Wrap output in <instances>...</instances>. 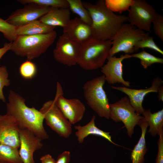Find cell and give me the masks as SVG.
<instances>
[{
  "label": "cell",
  "mask_w": 163,
  "mask_h": 163,
  "mask_svg": "<svg viewBox=\"0 0 163 163\" xmlns=\"http://www.w3.org/2000/svg\"><path fill=\"white\" fill-rule=\"evenodd\" d=\"M8 100L7 113L15 119L19 128L29 130L42 140L49 138L43 126V115L39 110L28 107L25 99L12 90L9 91Z\"/></svg>",
  "instance_id": "obj_1"
},
{
  "label": "cell",
  "mask_w": 163,
  "mask_h": 163,
  "mask_svg": "<svg viewBox=\"0 0 163 163\" xmlns=\"http://www.w3.org/2000/svg\"><path fill=\"white\" fill-rule=\"evenodd\" d=\"M82 2L91 19L93 38L110 40L122 25L128 21L127 16L116 14L109 9L105 4V0H98L95 4Z\"/></svg>",
  "instance_id": "obj_2"
},
{
  "label": "cell",
  "mask_w": 163,
  "mask_h": 163,
  "mask_svg": "<svg viewBox=\"0 0 163 163\" xmlns=\"http://www.w3.org/2000/svg\"><path fill=\"white\" fill-rule=\"evenodd\" d=\"M55 30L46 34L17 36L11 43L10 50L16 55L31 60L44 53L57 36Z\"/></svg>",
  "instance_id": "obj_3"
},
{
  "label": "cell",
  "mask_w": 163,
  "mask_h": 163,
  "mask_svg": "<svg viewBox=\"0 0 163 163\" xmlns=\"http://www.w3.org/2000/svg\"><path fill=\"white\" fill-rule=\"evenodd\" d=\"M111 45V40L91 38L81 45L77 64L85 70L101 68L109 56Z\"/></svg>",
  "instance_id": "obj_4"
},
{
  "label": "cell",
  "mask_w": 163,
  "mask_h": 163,
  "mask_svg": "<svg viewBox=\"0 0 163 163\" xmlns=\"http://www.w3.org/2000/svg\"><path fill=\"white\" fill-rule=\"evenodd\" d=\"M106 82L105 77L102 75L86 82L82 89L88 106L100 117L108 119L110 104L103 88Z\"/></svg>",
  "instance_id": "obj_5"
},
{
  "label": "cell",
  "mask_w": 163,
  "mask_h": 163,
  "mask_svg": "<svg viewBox=\"0 0 163 163\" xmlns=\"http://www.w3.org/2000/svg\"><path fill=\"white\" fill-rule=\"evenodd\" d=\"M149 36L148 33L134 28L130 24H123L110 40L112 45L109 56H113L121 52L126 54H132L135 51L134 47L136 43Z\"/></svg>",
  "instance_id": "obj_6"
},
{
  "label": "cell",
  "mask_w": 163,
  "mask_h": 163,
  "mask_svg": "<svg viewBox=\"0 0 163 163\" xmlns=\"http://www.w3.org/2000/svg\"><path fill=\"white\" fill-rule=\"evenodd\" d=\"M110 118L116 122H122L127 130L128 135L131 137L135 127L142 119L131 105L127 96L116 102L110 104Z\"/></svg>",
  "instance_id": "obj_7"
},
{
  "label": "cell",
  "mask_w": 163,
  "mask_h": 163,
  "mask_svg": "<svg viewBox=\"0 0 163 163\" xmlns=\"http://www.w3.org/2000/svg\"><path fill=\"white\" fill-rule=\"evenodd\" d=\"M128 10V21L133 26L151 32L152 22L158 14L150 4L144 0H133Z\"/></svg>",
  "instance_id": "obj_8"
},
{
  "label": "cell",
  "mask_w": 163,
  "mask_h": 163,
  "mask_svg": "<svg viewBox=\"0 0 163 163\" xmlns=\"http://www.w3.org/2000/svg\"><path fill=\"white\" fill-rule=\"evenodd\" d=\"M43 114L46 124L60 136L67 138L72 132V125L55 104L49 100L39 110Z\"/></svg>",
  "instance_id": "obj_9"
},
{
  "label": "cell",
  "mask_w": 163,
  "mask_h": 163,
  "mask_svg": "<svg viewBox=\"0 0 163 163\" xmlns=\"http://www.w3.org/2000/svg\"><path fill=\"white\" fill-rule=\"evenodd\" d=\"M63 92L60 83L57 82L54 99L55 104L72 124L80 121L86 110L84 104L77 98L67 99L63 96Z\"/></svg>",
  "instance_id": "obj_10"
},
{
  "label": "cell",
  "mask_w": 163,
  "mask_h": 163,
  "mask_svg": "<svg viewBox=\"0 0 163 163\" xmlns=\"http://www.w3.org/2000/svg\"><path fill=\"white\" fill-rule=\"evenodd\" d=\"M81 45L73 41L63 34L60 36L53 50L55 59L69 67L77 64Z\"/></svg>",
  "instance_id": "obj_11"
},
{
  "label": "cell",
  "mask_w": 163,
  "mask_h": 163,
  "mask_svg": "<svg viewBox=\"0 0 163 163\" xmlns=\"http://www.w3.org/2000/svg\"><path fill=\"white\" fill-rule=\"evenodd\" d=\"M51 8L33 3H28L23 8L12 12L6 21L16 26H22L40 19Z\"/></svg>",
  "instance_id": "obj_12"
},
{
  "label": "cell",
  "mask_w": 163,
  "mask_h": 163,
  "mask_svg": "<svg viewBox=\"0 0 163 163\" xmlns=\"http://www.w3.org/2000/svg\"><path fill=\"white\" fill-rule=\"evenodd\" d=\"M162 79L158 77L153 80L151 86L149 88L141 89H135L125 86L116 87L112 86L111 88L126 94L129 98L130 103L136 112L142 114L144 109L142 103L145 95L151 92L157 93L158 88L163 84Z\"/></svg>",
  "instance_id": "obj_13"
},
{
  "label": "cell",
  "mask_w": 163,
  "mask_h": 163,
  "mask_svg": "<svg viewBox=\"0 0 163 163\" xmlns=\"http://www.w3.org/2000/svg\"><path fill=\"white\" fill-rule=\"evenodd\" d=\"M130 58V54H126L121 55L119 57L114 56H108L107 63L101 68V71L109 84L113 85L118 83L122 84L126 87L130 86L129 82L125 80L123 77L122 62L123 60Z\"/></svg>",
  "instance_id": "obj_14"
},
{
  "label": "cell",
  "mask_w": 163,
  "mask_h": 163,
  "mask_svg": "<svg viewBox=\"0 0 163 163\" xmlns=\"http://www.w3.org/2000/svg\"><path fill=\"white\" fill-rule=\"evenodd\" d=\"M20 146L19 153L23 163H36L34 154L43 146L40 139L29 130L19 129Z\"/></svg>",
  "instance_id": "obj_15"
},
{
  "label": "cell",
  "mask_w": 163,
  "mask_h": 163,
  "mask_svg": "<svg viewBox=\"0 0 163 163\" xmlns=\"http://www.w3.org/2000/svg\"><path fill=\"white\" fill-rule=\"evenodd\" d=\"M19 127L15 119L6 113L0 115V144L19 149Z\"/></svg>",
  "instance_id": "obj_16"
},
{
  "label": "cell",
  "mask_w": 163,
  "mask_h": 163,
  "mask_svg": "<svg viewBox=\"0 0 163 163\" xmlns=\"http://www.w3.org/2000/svg\"><path fill=\"white\" fill-rule=\"evenodd\" d=\"M63 28V35L80 45L93 38L91 26L79 17L70 19Z\"/></svg>",
  "instance_id": "obj_17"
},
{
  "label": "cell",
  "mask_w": 163,
  "mask_h": 163,
  "mask_svg": "<svg viewBox=\"0 0 163 163\" xmlns=\"http://www.w3.org/2000/svg\"><path fill=\"white\" fill-rule=\"evenodd\" d=\"M70 10L68 8L51 7L49 11L39 19L43 23L55 27H65L70 20Z\"/></svg>",
  "instance_id": "obj_18"
},
{
  "label": "cell",
  "mask_w": 163,
  "mask_h": 163,
  "mask_svg": "<svg viewBox=\"0 0 163 163\" xmlns=\"http://www.w3.org/2000/svg\"><path fill=\"white\" fill-rule=\"evenodd\" d=\"M95 116L93 115L90 121L85 125L82 126L79 125L74 126V128L77 130L75 135L78 142L80 144L83 143L86 137L90 135H93L101 137L117 145L112 141L109 132L104 131L96 126L95 123Z\"/></svg>",
  "instance_id": "obj_19"
},
{
  "label": "cell",
  "mask_w": 163,
  "mask_h": 163,
  "mask_svg": "<svg viewBox=\"0 0 163 163\" xmlns=\"http://www.w3.org/2000/svg\"><path fill=\"white\" fill-rule=\"evenodd\" d=\"M138 125L141 128L142 133L131 153V159L132 163H143L145 161L144 156L147 151L145 136L148 125L143 117Z\"/></svg>",
  "instance_id": "obj_20"
},
{
  "label": "cell",
  "mask_w": 163,
  "mask_h": 163,
  "mask_svg": "<svg viewBox=\"0 0 163 163\" xmlns=\"http://www.w3.org/2000/svg\"><path fill=\"white\" fill-rule=\"evenodd\" d=\"M142 114L149 127L148 132L154 137L163 136V109L153 113L144 109Z\"/></svg>",
  "instance_id": "obj_21"
},
{
  "label": "cell",
  "mask_w": 163,
  "mask_h": 163,
  "mask_svg": "<svg viewBox=\"0 0 163 163\" xmlns=\"http://www.w3.org/2000/svg\"><path fill=\"white\" fill-rule=\"evenodd\" d=\"M55 28L37 20L24 25L17 26L16 34L18 36L46 34L53 31Z\"/></svg>",
  "instance_id": "obj_22"
},
{
  "label": "cell",
  "mask_w": 163,
  "mask_h": 163,
  "mask_svg": "<svg viewBox=\"0 0 163 163\" xmlns=\"http://www.w3.org/2000/svg\"><path fill=\"white\" fill-rule=\"evenodd\" d=\"M0 162L23 163L19 155V149L8 145L0 144Z\"/></svg>",
  "instance_id": "obj_23"
},
{
  "label": "cell",
  "mask_w": 163,
  "mask_h": 163,
  "mask_svg": "<svg viewBox=\"0 0 163 163\" xmlns=\"http://www.w3.org/2000/svg\"><path fill=\"white\" fill-rule=\"evenodd\" d=\"M69 8L86 24L91 26V19L88 11L83 6L81 0H67Z\"/></svg>",
  "instance_id": "obj_24"
},
{
  "label": "cell",
  "mask_w": 163,
  "mask_h": 163,
  "mask_svg": "<svg viewBox=\"0 0 163 163\" xmlns=\"http://www.w3.org/2000/svg\"><path fill=\"white\" fill-rule=\"evenodd\" d=\"M17 1L23 5L33 3L40 5L52 8H69L67 0H18Z\"/></svg>",
  "instance_id": "obj_25"
},
{
  "label": "cell",
  "mask_w": 163,
  "mask_h": 163,
  "mask_svg": "<svg viewBox=\"0 0 163 163\" xmlns=\"http://www.w3.org/2000/svg\"><path fill=\"white\" fill-rule=\"evenodd\" d=\"M130 55L131 57L139 59L140 60L141 65L145 69L154 63H163L162 58L154 56L144 50Z\"/></svg>",
  "instance_id": "obj_26"
},
{
  "label": "cell",
  "mask_w": 163,
  "mask_h": 163,
  "mask_svg": "<svg viewBox=\"0 0 163 163\" xmlns=\"http://www.w3.org/2000/svg\"><path fill=\"white\" fill-rule=\"evenodd\" d=\"M37 69L36 65L31 60H27L23 62L19 68L21 76L24 79L30 80L36 75Z\"/></svg>",
  "instance_id": "obj_27"
},
{
  "label": "cell",
  "mask_w": 163,
  "mask_h": 163,
  "mask_svg": "<svg viewBox=\"0 0 163 163\" xmlns=\"http://www.w3.org/2000/svg\"><path fill=\"white\" fill-rule=\"evenodd\" d=\"M17 27L0 18V32L10 43L12 42L17 37L16 34Z\"/></svg>",
  "instance_id": "obj_28"
},
{
  "label": "cell",
  "mask_w": 163,
  "mask_h": 163,
  "mask_svg": "<svg viewBox=\"0 0 163 163\" xmlns=\"http://www.w3.org/2000/svg\"><path fill=\"white\" fill-rule=\"evenodd\" d=\"M107 7L112 11L121 12L128 10L133 0H105Z\"/></svg>",
  "instance_id": "obj_29"
},
{
  "label": "cell",
  "mask_w": 163,
  "mask_h": 163,
  "mask_svg": "<svg viewBox=\"0 0 163 163\" xmlns=\"http://www.w3.org/2000/svg\"><path fill=\"white\" fill-rule=\"evenodd\" d=\"M144 48L151 49L162 55H163V51L155 43L152 37L149 36L139 41L134 47L135 51L140 48Z\"/></svg>",
  "instance_id": "obj_30"
},
{
  "label": "cell",
  "mask_w": 163,
  "mask_h": 163,
  "mask_svg": "<svg viewBox=\"0 0 163 163\" xmlns=\"http://www.w3.org/2000/svg\"><path fill=\"white\" fill-rule=\"evenodd\" d=\"M8 73L5 66H0V100L3 102L5 99L3 94V89L4 87L8 86L10 84V80L8 79Z\"/></svg>",
  "instance_id": "obj_31"
},
{
  "label": "cell",
  "mask_w": 163,
  "mask_h": 163,
  "mask_svg": "<svg viewBox=\"0 0 163 163\" xmlns=\"http://www.w3.org/2000/svg\"><path fill=\"white\" fill-rule=\"evenodd\" d=\"M154 31L156 35L163 40V16L158 14L152 22Z\"/></svg>",
  "instance_id": "obj_32"
},
{
  "label": "cell",
  "mask_w": 163,
  "mask_h": 163,
  "mask_svg": "<svg viewBox=\"0 0 163 163\" xmlns=\"http://www.w3.org/2000/svg\"><path fill=\"white\" fill-rule=\"evenodd\" d=\"M158 144V151L155 163H163V136H159Z\"/></svg>",
  "instance_id": "obj_33"
},
{
  "label": "cell",
  "mask_w": 163,
  "mask_h": 163,
  "mask_svg": "<svg viewBox=\"0 0 163 163\" xmlns=\"http://www.w3.org/2000/svg\"><path fill=\"white\" fill-rule=\"evenodd\" d=\"M71 158L70 152L65 151L58 156L56 163H69Z\"/></svg>",
  "instance_id": "obj_34"
},
{
  "label": "cell",
  "mask_w": 163,
  "mask_h": 163,
  "mask_svg": "<svg viewBox=\"0 0 163 163\" xmlns=\"http://www.w3.org/2000/svg\"><path fill=\"white\" fill-rule=\"evenodd\" d=\"M42 163H56V160L50 154L42 156L40 158Z\"/></svg>",
  "instance_id": "obj_35"
},
{
  "label": "cell",
  "mask_w": 163,
  "mask_h": 163,
  "mask_svg": "<svg viewBox=\"0 0 163 163\" xmlns=\"http://www.w3.org/2000/svg\"><path fill=\"white\" fill-rule=\"evenodd\" d=\"M11 43H5L3 46L0 48V60L3 56L8 50H10Z\"/></svg>",
  "instance_id": "obj_36"
},
{
  "label": "cell",
  "mask_w": 163,
  "mask_h": 163,
  "mask_svg": "<svg viewBox=\"0 0 163 163\" xmlns=\"http://www.w3.org/2000/svg\"><path fill=\"white\" fill-rule=\"evenodd\" d=\"M157 93L158 94L157 98L158 100L160 101H163V86H161L158 88Z\"/></svg>",
  "instance_id": "obj_37"
},
{
  "label": "cell",
  "mask_w": 163,
  "mask_h": 163,
  "mask_svg": "<svg viewBox=\"0 0 163 163\" xmlns=\"http://www.w3.org/2000/svg\"><path fill=\"white\" fill-rule=\"evenodd\" d=\"M0 163H3L0 162Z\"/></svg>",
  "instance_id": "obj_38"
}]
</instances>
